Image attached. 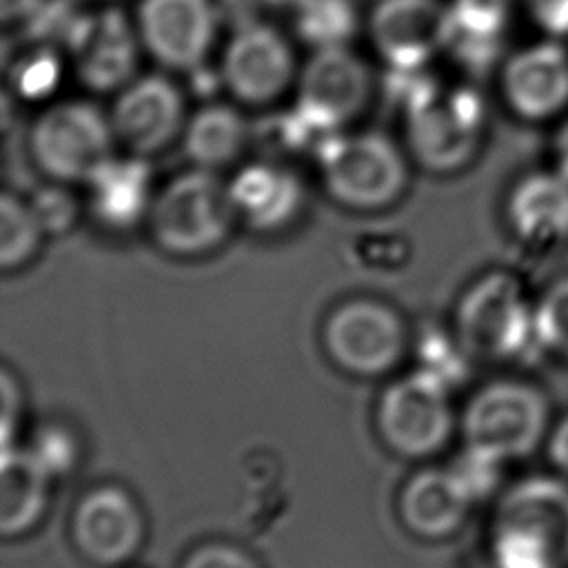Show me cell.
Instances as JSON below:
<instances>
[{"instance_id":"1","label":"cell","mask_w":568,"mask_h":568,"mask_svg":"<svg viewBox=\"0 0 568 568\" xmlns=\"http://www.w3.org/2000/svg\"><path fill=\"white\" fill-rule=\"evenodd\" d=\"M490 548L495 568H568V486L532 477L510 488Z\"/></svg>"},{"instance_id":"2","label":"cell","mask_w":568,"mask_h":568,"mask_svg":"<svg viewBox=\"0 0 568 568\" xmlns=\"http://www.w3.org/2000/svg\"><path fill=\"white\" fill-rule=\"evenodd\" d=\"M149 231L171 255H202L229 237L237 209L229 184L209 169L173 178L151 202Z\"/></svg>"},{"instance_id":"3","label":"cell","mask_w":568,"mask_h":568,"mask_svg":"<svg viewBox=\"0 0 568 568\" xmlns=\"http://www.w3.org/2000/svg\"><path fill=\"white\" fill-rule=\"evenodd\" d=\"M320 162L328 195L355 211L390 206L406 189V162L382 133L326 140Z\"/></svg>"},{"instance_id":"4","label":"cell","mask_w":568,"mask_h":568,"mask_svg":"<svg viewBox=\"0 0 568 568\" xmlns=\"http://www.w3.org/2000/svg\"><path fill=\"white\" fill-rule=\"evenodd\" d=\"M457 333L466 351L488 359H513L532 348L535 306L506 273L477 280L457 306Z\"/></svg>"},{"instance_id":"5","label":"cell","mask_w":568,"mask_h":568,"mask_svg":"<svg viewBox=\"0 0 568 568\" xmlns=\"http://www.w3.org/2000/svg\"><path fill=\"white\" fill-rule=\"evenodd\" d=\"M113 124L89 102H60L47 109L29 135L42 173L60 182H89L113 158Z\"/></svg>"},{"instance_id":"6","label":"cell","mask_w":568,"mask_h":568,"mask_svg":"<svg viewBox=\"0 0 568 568\" xmlns=\"http://www.w3.org/2000/svg\"><path fill=\"white\" fill-rule=\"evenodd\" d=\"M548 424L544 395L521 382H493L466 404L462 428L466 446L497 462L524 457L541 442Z\"/></svg>"},{"instance_id":"7","label":"cell","mask_w":568,"mask_h":568,"mask_svg":"<svg viewBox=\"0 0 568 568\" xmlns=\"http://www.w3.org/2000/svg\"><path fill=\"white\" fill-rule=\"evenodd\" d=\"M328 357L346 373L375 377L395 368L408 344L399 313L382 300L355 297L331 311L322 331Z\"/></svg>"},{"instance_id":"8","label":"cell","mask_w":568,"mask_h":568,"mask_svg":"<svg viewBox=\"0 0 568 568\" xmlns=\"http://www.w3.org/2000/svg\"><path fill=\"white\" fill-rule=\"evenodd\" d=\"M377 430L397 455L437 453L453 430L448 388L422 371L393 382L379 397Z\"/></svg>"},{"instance_id":"9","label":"cell","mask_w":568,"mask_h":568,"mask_svg":"<svg viewBox=\"0 0 568 568\" xmlns=\"http://www.w3.org/2000/svg\"><path fill=\"white\" fill-rule=\"evenodd\" d=\"M371 73L348 47L317 49L306 62L300 91L297 118L313 129L333 131L353 120L368 102Z\"/></svg>"},{"instance_id":"10","label":"cell","mask_w":568,"mask_h":568,"mask_svg":"<svg viewBox=\"0 0 568 568\" xmlns=\"http://www.w3.org/2000/svg\"><path fill=\"white\" fill-rule=\"evenodd\" d=\"M481 100L468 91L446 102L435 95L410 109L408 144L415 160L433 173H453L466 166L479 146Z\"/></svg>"},{"instance_id":"11","label":"cell","mask_w":568,"mask_h":568,"mask_svg":"<svg viewBox=\"0 0 568 568\" xmlns=\"http://www.w3.org/2000/svg\"><path fill=\"white\" fill-rule=\"evenodd\" d=\"M144 515L133 495L115 484L89 490L75 506L71 537L84 559L95 566H122L144 541Z\"/></svg>"},{"instance_id":"12","label":"cell","mask_w":568,"mask_h":568,"mask_svg":"<svg viewBox=\"0 0 568 568\" xmlns=\"http://www.w3.org/2000/svg\"><path fill=\"white\" fill-rule=\"evenodd\" d=\"M140 40L169 69L202 67L215 36L211 0H142L138 9Z\"/></svg>"},{"instance_id":"13","label":"cell","mask_w":568,"mask_h":568,"mask_svg":"<svg viewBox=\"0 0 568 568\" xmlns=\"http://www.w3.org/2000/svg\"><path fill=\"white\" fill-rule=\"evenodd\" d=\"M371 40L393 69H419L446 49L448 7L439 0H379L371 13Z\"/></svg>"},{"instance_id":"14","label":"cell","mask_w":568,"mask_h":568,"mask_svg":"<svg viewBox=\"0 0 568 568\" xmlns=\"http://www.w3.org/2000/svg\"><path fill=\"white\" fill-rule=\"evenodd\" d=\"M293 78V51L288 42L266 24L240 29L222 55L226 89L246 104L275 100Z\"/></svg>"},{"instance_id":"15","label":"cell","mask_w":568,"mask_h":568,"mask_svg":"<svg viewBox=\"0 0 568 568\" xmlns=\"http://www.w3.org/2000/svg\"><path fill=\"white\" fill-rule=\"evenodd\" d=\"M184 102L178 87L164 75H144L118 95L111 124L120 142L135 155L164 149L182 129Z\"/></svg>"},{"instance_id":"16","label":"cell","mask_w":568,"mask_h":568,"mask_svg":"<svg viewBox=\"0 0 568 568\" xmlns=\"http://www.w3.org/2000/svg\"><path fill=\"white\" fill-rule=\"evenodd\" d=\"M508 106L526 120H546L568 104V51L544 40L517 51L504 67Z\"/></svg>"},{"instance_id":"17","label":"cell","mask_w":568,"mask_h":568,"mask_svg":"<svg viewBox=\"0 0 568 568\" xmlns=\"http://www.w3.org/2000/svg\"><path fill=\"white\" fill-rule=\"evenodd\" d=\"M69 42L78 55V73L82 82L95 91L126 84L135 71V38L118 11H104L98 18L80 20Z\"/></svg>"},{"instance_id":"18","label":"cell","mask_w":568,"mask_h":568,"mask_svg":"<svg viewBox=\"0 0 568 568\" xmlns=\"http://www.w3.org/2000/svg\"><path fill=\"white\" fill-rule=\"evenodd\" d=\"M470 504V495L450 468H426L406 481L399 515L410 532L439 539L464 524Z\"/></svg>"},{"instance_id":"19","label":"cell","mask_w":568,"mask_h":568,"mask_svg":"<svg viewBox=\"0 0 568 568\" xmlns=\"http://www.w3.org/2000/svg\"><path fill=\"white\" fill-rule=\"evenodd\" d=\"M237 215L255 231H280L302 209L300 180L275 164L244 166L229 184Z\"/></svg>"},{"instance_id":"20","label":"cell","mask_w":568,"mask_h":568,"mask_svg":"<svg viewBox=\"0 0 568 568\" xmlns=\"http://www.w3.org/2000/svg\"><path fill=\"white\" fill-rule=\"evenodd\" d=\"M53 475L29 448H2L0 473V532L20 537L44 515Z\"/></svg>"},{"instance_id":"21","label":"cell","mask_w":568,"mask_h":568,"mask_svg":"<svg viewBox=\"0 0 568 568\" xmlns=\"http://www.w3.org/2000/svg\"><path fill=\"white\" fill-rule=\"evenodd\" d=\"M508 220L519 237L555 244L568 237V178L532 173L517 182L508 197Z\"/></svg>"},{"instance_id":"22","label":"cell","mask_w":568,"mask_h":568,"mask_svg":"<svg viewBox=\"0 0 568 568\" xmlns=\"http://www.w3.org/2000/svg\"><path fill=\"white\" fill-rule=\"evenodd\" d=\"M95 217L109 229H131L151 209V171L140 158H111L89 182Z\"/></svg>"},{"instance_id":"23","label":"cell","mask_w":568,"mask_h":568,"mask_svg":"<svg viewBox=\"0 0 568 568\" xmlns=\"http://www.w3.org/2000/svg\"><path fill=\"white\" fill-rule=\"evenodd\" d=\"M508 22V0H455L448 7V40L459 62L484 69L497 55Z\"/></svg>"},{"instance_id":"24","label":"cell","mask_w":568,"mask_h":568,"mask_svg":"<svg viewBox=\"0 0 568 568\" xmlns=\"http://www.w3.org/2000/svg\"><path fill=\"white\" fill-rule=\"evenodd\" d=\"M248 129L240 111L226 104H209L191 115L184 129V153L200 169L231 164L244 149Z\"/></svg>"},{"instance_id":"25","label":"cell","mask_w":568,"mask_h":568,"mask_svg":"<svg viewBox=\"0 0 568 568\" xmlns=\"http://www.w3.org/2000/svg\"><path fill=\"white\" fill-rule=\"evenodd\" d=\"M295 9V29L315 49L344 47L357 27L351 0H302Z\"/></svg>"},{"instance_id":"26","label":"cell","mask_w":568,"mask_h":568,"mask_svg":"<svg viewBox=\"0 0 568 568\" xmlns=\"http://www.w3.org/2000/svg\"><path fill=\"white\" fill-rule=\"evenodd\" d=\"M42 235L31 204L7 191L0 200V266L9 271L27 264L36 255Z\"/></svg>"},{"instance_id":"27","label":"cell","mask_w":568,"mask_h":568,"mask_svg":"<svg viewBox=\"0 0 568 568\" xmlns=\"http://www.w3.org/2000/svg\"><path fill=\"white\" fill-rule=\"evenodd\" d=\"M535 333L539 346L568 359V277L546 288L535 304Z\"/></svg>"},{"instance_id":"28","label":"cell","mask_w":568,"mask_h":568,"mask_svg":"<svg viewBox=\"0 0 568 568\" xmlns=\"http://www.w3.org/2000/svg\"><path fill=\"white\" fill-rule=\"evenodd\" d=\"M442 386L450 390L453 384L462 382L466 375V364L462 351H457L442 333H428L419 342V368Z\"/></svg>"},{"instance_id":"29","label":"cell","mask_w":568,"mask_h":568,"mask_svg":"<svg viewBox=\"0 0 568 568\" xmlns=\"http://www.w3.org/2000/svg\"><path fill=\"white\" fill-rule=\"evenodd\" d=\"M29 450L53 477L69 473L78 462V439L62 424H44L38 428Z\"/></svg>"},{"instance_id":"30","label":"cell","mask_w":568,"mask_h":568,"mask_svg":"<svg viewBox=\"0 0 568 568\" xmlns=\"http://www.w3.org/2000/svg\"><path fill=\"white\" fill-rule=\"evenodd\" d=\"M499 464L501 462H497L495 457H490L473 446H466V450L459 457H455V462L448 468L453 470V475L462 481V486L475 501V499L488 495L490 488L495 486Z\"/></svg>"},{"instance_id":"31","label":"cell","mask_w":568,"mask_h":568,"mask_svg":"<svg viewBox=\"0 0 568 568\" xmlns=\"http://www.w3.org/2000/svg\"><path fill=\"white\" fill-rule=\"evenodd\" d=\"M29 204L44 233H64L78 217L75 200L62 189H44Z\"/></svg>"},{"instance_id":"32","label":"cell","mask_w":568,"mask_h":568,"mask_svg":"<svg viewBox=\"0 0 568 568\" xmlns=\"http://www.w3.org/2000/svg\"><path fill=\"white\" fill-rule=\"evenodd\" d=\"M180 568H260V564L235 544L211 541L189 552Z\"/></svg>"},{"instance_id":"33","label":"cell","mask_w":568,"mask_h":568,"mask_svg":"<svg viewBox=\"0 0 568 568\" xmlns=\"http://www.w3.org/2000/svg\"><path fill=\"white\" fill-rule=\"evenodd\" d=\"M532 20L550 36H568V0H528Z\"/></svg>"},{"instance_id":"34","label":"cell","mask_w":568,"mask_h":568,"mask_svg":"<svg viewBox=\"0 0 568 568\" xmlns=\"http://www.w3.org/2000/svg\"><path fill=\"white\" fill-rule=\"evenodd\" d=\"M20 386L16 384V377L9 373V368H2V448L13 446L11 430L20 422Z\"/></svg>"},{"instance_id":"35","label":"cell","mask_w":568,"mask_h":568,"mask_svg":"<svg viewBox=\"0 0 568 568\" xmlns=\"http://www.w3.org/2000/svg\"><path fill=\"white\" fill-rule=\"evenodd\" d=\"M548 455L552 459V464L568 475V417L559 422V426L552 430L550 435V444H548Z\"/></svg>"},{"instance_id":"36","label":"cell","mask_w":568,"mask_h":568,"mask_svg":"<svg viewBox=\"0 0 568 568\" xmlns=\"http://www.w3.org/2000/svg\"><path fill=\"white\" fill-rule=\"evenodd\" d=\"M38 7H40V0H0V13L4 22L31 18Z\"/></svg>"},{"instance_id":"37","label":"cell","mask_w":568,"mask_h":568,"mask_svg":"<svg viewBox=\"0 0 568 568\" xmlns=\"http://www.w3.org/2000/svg\"><path fill=\"white\" fill-rule=\"evenodd\" d=\"M555 160H557V171L568 178V122H564V126L557 133L555 140Z\"/></svg>"},{"instance_id":"38","label":"cell","mask_w":568,"mask_h":568,"mask_svg":"<svg viewBox=\"0 0 568 568\" xmlns=\"http://www.w3.org/2000/svg\"><path fill=\"white\" fill-rule=\"evenodd\" d=\"M264 2H268L273 7H297L302 0H264Z\"/></svg>"}]
</instances>
